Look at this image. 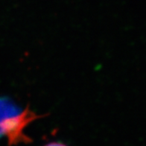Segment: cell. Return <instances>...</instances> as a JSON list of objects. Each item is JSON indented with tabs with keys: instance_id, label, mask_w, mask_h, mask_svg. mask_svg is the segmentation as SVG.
Wrapping results in <instances>:
<instances>
[{
	"instance_id": "1",
	"label": "cell",
	"mask_w": 146,
	"mask_h": 146,
	"mask_svg": "<svg viewBox=\"0 0 146 146\" xmlns=\"http://www.w3.org/2000/svg\"><path fill=\"white\" fill-rule=\"evenodd\" d=\"M45 146H66L63 143H60V142H51V143H48Z\"/></svg>"
}]
</instances>
